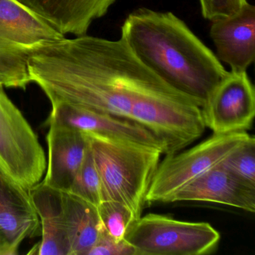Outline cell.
Here are the masks:
<instances>
[{
  "label": "cell",
  "instance_id": "8992f818",
  "mask_svg": "<svg viewBox=\"0 0 255 255\" xmlns=\"http://www.w3.org/2000/svg\"><path fill=\"white\" fill-rule=\"evenodd\" d=\"M251 136L246 131L213 134L191 148L167 155L153 175L146 202L167 203L173 194L222 162Z\"/></svg>",
  "mask_w": 255,
  "mask_h": 255
},
{
  "label": "cell",
  "instance_id": "7a4b0ae2",
  "mask_svg": "<svg viewBox=\"0 0 255 255\" xmlns=\"http://www.w3.org/2000/svg\"><path fill=\"white\" fill-rule=\"evenodd\" d=\"M101 177L103 201H116L141 216L163 154L160 150L86 133Z\"/></svg>",
  "mask_w": 255,
  "mask_h": 255
},
{
  "label": "cell",
  "instance_id": "30bf717a",
  "mask_svg": "<svg viewBox=\"0 0 255 255\" xmlns=\"http://www.w3.org/2000/svg\"><path fill=\"white\" fill-rule=\"evenodd\" d=\"M40 229L29 189L0 170V255H17L23 240Z\"/></svg>",
  "mask_w": 255,
  "mask_h": 255
},
{
  "label": "cell",
  "instance_id": "277c9868",
  "mask_svg": "<svg viewBox=\"0 0 255 255\" xmlns=\"http://www.w3.org/2000/svg\"><path fill=\"white\" fill-rule=\"evenodd\" d=\"M65 35L19 0H0V82L26 90L31 56Z\"/></svg>",
  "mask_w": 255,
  "mask_h": 255
},
{
  "label": "cell",
  "instance_id": "ffe728a7",
  "mask_svg": "<svg viewBox=\"0 0 255 255\" xmlns=\"http://www.w3.org/2000/svg\"><path fill=\"white\" fill-rule=\"evenodd\" d=\"M198 2L203 17L211 22L233 15L249 3L247 0H198Z\"/></svg>",
  "mask_w": 255,
  "mask_h": 255
},
{
  "label": "cell",
  "instance_id": "3957f363",
  "mask_svg": "<svg viewBox=\"0 0 255 255\" xmlns=\"http://www.w3.org/2000/svg\"><path fill=\"white\" fill-rule=\"evenodd\" d=\"M129 119L162 141L165 156L190 145L206 129L201 107L159 77L133 100Z\"/></svg>",
  "mask_w": 255,
  "mask_h": 255
},
{
  "label": "cell",
  "instance_id": "5bb4252c",
  "mask_svg": "<svg viewBox=\"0 0 255 255\" xmlns=\"http://www.w3.org/2000/svg\"><path fill=\"white\" fill-rule=\"evenodd\" d=\"M65 35H86L117 0H19Z\"/></svg>",
  "mask_w": 255,
  "mask_h": 255
},
{
  "label": "cell",
  "instance_id": "d6986e66",
  "mask_svg": "<svg viewBox=\"0 0 255 255\" xmlns=\"http://www.w3.org/2000/svg\"><path fill=\"white\" fill-rule=\"evenodd\" d=\"M234 177L255 187V139L248 141L231 152L220 162Z\"/></svg>",
  "mask_w": 255,
  "mask_h": 255
},
{
  "label": "cell",
  "instance_id": "8fae6325",
  "mask_svg": "<svg viewBox=\"0 0 255 255\" xmlns=\"http://www.w3.org/2000/svg\"><path fill=\"white\" fill-rule=\"evenodd\" d=\"M199 201L216 203L255 212V187L243 183L219 162L185 185L167 203Z\"/></svg>",
  "mask_w": 255,
  "mask_h": 255
},
{
  "label": "cell",
  "instance_id": "44dd1931",
  "mask_svg": "<svg viewBox=\"0 0 255 255\" xmlns=\"http://www.w3.org/2000/svg\"><path fill=\"white\" fill-rule=\"evenodd\" d=\"M88 255H137L136 251L125 240L118 241L102 229Z\"/></svg>",
  "mask_w": 255,
  "mask_h": 255
},
{
  "label": "cell",
  "instance_id": "ba28073f",
  "mask_svg": "<svg viewBox=\"0 0 255 255\" xmlns=\"http://www.w3.org/2000/svg\"><path fill=\"white\" fill-rule=\"evenodd\" d=\"M206 128L213 134L250 129L255 116V92L247 71H229L201 107Z\"/></svg>",
  "mask_w": 255,
  "mask_h": 255
},
{
  "label": "cell",
  "instance_id": "ac0fdd59",
  "mask_svg": "<svg viewBox=\"0 0 255 255\" xmlns=\"http://www.w3.org/2000/svg\"><path fill=\"white\" fill-rule=\"evenodd\" d=\"M97 207L103 230L114 240H125L128 230L137 220L130 209L116 201H103Z\"/></svg>",
  "mask_w": 255,
  "mask_h": 255
},
{
  "label": "cell",
  "instance_id": "6da1fadb",
  "mask_svg": "<svg viewBox=\"0 0 255 255\" xmlns=\"http://www.w3.org/2000/svg\"><path fill=\"white\" fill-rule=\"evenodd\" d=\"M120 38L143 65L201 108L229 72L170 11L136 8L121 26Z\"/></svg>",
  "mask_w": 255,
  "mask_h": 255
},
{
  "label": "cell",
  "instance_id": "9a60e30c",
  "mask_svg": "<svg viewBox=\"0 0 255 255\" xmlns=\"http://www.w3.org/2000/svg\"><path fill=\"white\" fill-rule=\"evenodd\" d=\"M40 221L41 240L35 246V255H71L67 232L62 192L42 181L29 189Z\"/></svg>",
  "mask_w": 255,
  "mask_h": 255
},
{
  "label": "cell",
  "instance_id": "9c48e42d",
  "mask_svg": "<svg viewBox=\"0 0 255 255\" xmlns=\"http://www.w3.org/2000/svg\"><path fill=\"white\" fill-rule=\"evenodd\" d=\"M51 105V113L46 122L48 126L68 127L107 139L153 147L164 153L162 141L129 118L97 113L67 103Z\"/></svg>",
  "mask_w": 255,
  "mask_h": 255
},
{
  "label": "cell",
  "instance_id": "e0dca14e",
  "mask_svg": "<svg viewBox=\"0 0 255 255\" xmlns=\"http://www.w3.org/2000/svg\"><path fill=\"white\" fill-rule=\"evenodd\" d=\"M68 192L96 207L103 201L101 177L89 144L83 164Z\"/></svg>",
  "mask_w": 255,
  "mask_h": 255
},
{
  "label": "cell",
  "instance_id": "52a82bcc",
  "mask_svg": "<svg viewBox=\"0 0 255 255\" xmlns=\"http://www.w3.org/2000/svg\"><path fill=\"white\" fill-rule=\"evenodd\" d=\"M46 168L38 135L0 82V170L29 189L41 181Z\"/></svg>",
  "mask_w": 255,
  "mask_h": 255
},
{
  "label": "cell",
  "instance_id": "4fadbf2b",
  "mask_svg": "<svg viewBox=\"0 0 255 255\" xmlns=\"http://www.w3.org/2000/svg\"><path fill=\"white\" fill-rule=\"evenodd\" d=\"M47 135V168L43 183L68 192L89 147L85 132L68 127L50 125Z\"/></svg>",
  "mask_w": 255,
  "mask_h": 255
},
{
  "label": "cell",
  "instance_id": "2e32d148",
  "mask_svg": "<svg viewBox=\"0 0 255 255\" xmlns=\"http://www.w3.org/2000/svg\"><path fill=\"white\" fill-rule=\"evenodd\" d=\"M62 200L71 255H88L103 229L98 207L69 192Z\"/></svg>",
  "mask_w": 255,
  "mask_h": 255
},
{
  "label": "cell",
  "instance_id": "7c38bea8",
  "mask_svg": "<svg viewBox=\"0 0 255 255\" xmlns=\"http://www.w3.org/2000/svg\"><path fill=\"white\" fill-rule=\"evenodd\" d=\"M210 34L219 61L231 71H247L255 59V7L249 2L236 14L213 20Z\"/></svg>",
  "mask_w": 255,
  "mask_h": 255
},
{
  "label": "cell",
  "instance_id": "5b68a950",
  "mask_svg": "<svg viewBox=\"0 0 255 255\" xmlns=\"http://www.w3.org/2000/svg\"><path fill=\"white\" fill-rule=\"evenodd\" d=\"M220 238L219 231L207 222L150 213L132 223L125 240L137 255H202L213 253Z\"/></svg>",
  "mask_w": 255,
  "mask_h": 255
}]
</instances>
